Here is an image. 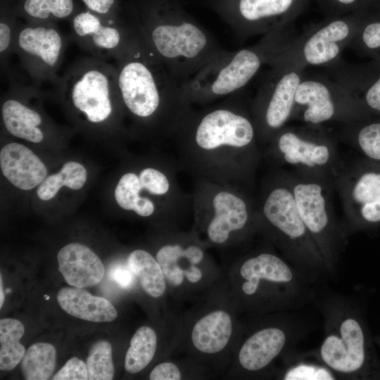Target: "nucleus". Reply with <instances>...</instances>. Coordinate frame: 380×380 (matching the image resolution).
Wrapping results in <instances>:
<instances>
[{
	"instance_id": "39448f33",
	"label": "nucleus",
	"mask_w": 380,
	"mask_h": 380,
	"mask_svg": "<svg viewBox=\"0 0 380 380\" xmlns=\"http://www.w3.org/2000/svg\"><path fill=\"white\" fill-rule=\"evenodd\" d=\"M262 153L274 168L322 180L333 187L345 164L336 139L323 125H287Z\"/></svg>"
},
{
	"instance_id": "79ce46f5",
	"label": "nucleus",
	"mask_w": 380,
	"mask_h": 380,
	"mask_svg": "<svg viewBox=\"0 0 380 380\" xmlns=\"http://www.w3.org/2000/svg\"><path fill=\"white\" fill-rule=\"evenodd\" d=\"M336 4H339L343 7H349L355 4L357 0H334Z\"/></svg>"
},
{
	"instance_id": "bb28decb",
	"label": "nucleus",
	"mask_w": 380,
	"mask_h": 380,
	"mask_svg": "<svg viewBox=\"0 0 380 380\" xmlns=\"http://www.w3.org/2000/svg\"><path fill=\"white\" fill-rule=\"evenodd\" d=\"M203 256V251L197 245L191 244L184 247L179 243H172L160 247L156 258L169 284L177 286L182 283L185 274V270L180 266L181 262L187 258L200 262Z\"/></svg>"
},
{
	"instance_id": "20e7f679",
	"label": "nucleus",
	"mask_w": 380,
	"mask_h": 380,
	"mask_svg": "<svg viewBox=\"0 0 380 380\" xmlns=\"http://www.w3.org/2000/svg\"><path fill=\"white\" fill-rule=\"evenodd\" d=\"M294 37L286 26L262 35L252 46L224 50L181 84L182 92L192 105L205 106L243 91Z\"/></svg>"
},
{
	"instance_id": "72a5a7b5",
	"label": "nucleus",
	"mask_w": 380,
	"mask_h": 380,
	"mask_svg": "<svg viewBox=\"0 0 380 380\" xmlns=\"http://www.w3.org/2000/svg\"><path fill=\"white\" fill-rule=\"evenodd\" d=\"M140 184L137 173L130 172L124 174L116 186L115 198L118 205L125 210L132 211L139 198Z\"/></svg>"
},
{
	"instance_id": "6e6552de",
	"label": "nucleus",
	"mask_w": 380,
	"mask_h": 380,
	"mask_svg": "<svg viewBox=\"0 0 380 380\" xmlns=\"http://www.w3.org/2000/svg\"><path fill=\"white\" fill-rule=\"evenodd\" d=\"M281 53L269 65L270 69L251 100L261 148L293 119L296 93L305 73L302 65L284 57Z\"/></svg>"
},
{
	"instance_id": "a211bd4d",
	"label": "nucleus",
	"mask_w": 380,
	"mask_h": 380,
	"mask_svg": "<svg viewBox=\"0 0 380 380\" xmlns=\"http://www.w3.org/2000/svg\"><path fill=\"white\" fill-rule=\"evenodd\" d=\"M58 270L70 286L85 288L99 283L105 273L99 256L89 248L77 243L63 246L58 253Z\"/></svg>"
},
{
	"instance_id": "4468645a",
	"label": "nucleus",
	"mask_w": 380,
	"mask_h": 380,
	"mask_svg": "<svg viewBox=\"0 0 380 380\" xmlns=\"http://www.w3.org/2000/svg\"><path fill=\"white\" fill-rule=\"evenodd\" d=\"M334 189L348 218L380 222V167L345 162Z\"/></svg>"
},
{
	"instance_id": "a19ab883",
	"label": "nucleus",
	"mask_w": 380,
	"mask_h": 380,
	"mask_svg": "<svg viewBox=\"0 0 380 380\" xmlns=\"http://www.w3.org/2000/svg\"><path fill=\"white\" fill-rule=\"evenodd\" d=\"M151 380H179L181 373L172 362H163L156 366L149 374Z\"/></svg>"
},
{
	"instance_id": "7ed1b4c3",
	"label": "nucleus",
	"mask_w": 380,
	"mask_h": 380,
	"mask_svg": "<svg viewBox=\"0 0 380 380\" xmlns=\"http://www.w3.org/2000/svg\"><path fill=\"white\" fill-rule=\"evenodd\" d=\"M113 61L123 108L138 123L172 138L193 108L181 85L146 43Z\"/></svg>"
},
{
	"instance_id": "2f4dec72",
	"label": "nucleus",
	"mask_w": 380,
	"mask_h": 380,
	"mask_svg": "<svg viewBox=\"0 0 380 380\" xmlns=\"http://www.w3.org/2000/svg\"><path fill=\"white\" fill-rule=\"evenodd\" d=\"M11 0H1L0 9V58L4 66L9 56L13 53L14 42L21 20L15 15Z\"/></svg>"
},
{
	"instance_id": "393cba45",
	"label": "nucleus",
	"mask_w": 380,
	"mask_h": 380,
	"mask_svg": "<svg viewBox=\"0 0 380 380\" xmlns=\"http://www.w3.org/2000/svg\"><path fill=\"white\" fill-rule=\"evenodd\" d=\"M368 118L341 123L338 138L369 160L380 162V120H369Z\"/></svg>"
},
{
	"instance_id": "473e14b6",
	"label": "nucleus",
	"mask_w": 380,
	"mask_h": 380,
	"mask_svg": "<svg viewBox=\"0 0 380 380\" xmlns=\"http://www.w3.org/2000/svg\"><path fill=\"white\" fill-rule=\"evenodd\" d=\"M348 48L380 60V20L361 22Z\"/></svg>"
},
{
	"instance_id": "0eeeda50",
	"label": "nucleus",
	"mask_w": 380,
	"mask_h": 380,
	"mask_svg": "<svg viewBox=\"0 0 380 380\" xmlns=\"http://www.w3.org/2000/svg\"><path fill=\"white\" fill-rule=\"evenodd\" d=\"M194 180L192 212L198 221L205 222L206 235L212 243H226L233 233L257 220L256 200L252 192L206 179Z\"/></svg>"
},
{
	"instance_id": "ddd939ff",
	"label": "nucleus",
	"mask_w": 380,
	"mask_h": 380,
	"mask_svg": "<svg viewBox=\"0 0 380 380\" xmlns=\"http://www.w3.org/2000/svg\"><path fill=\"white\" fill-rule=\"evenodd\" d=\"M296 0H208V6L245 40L287 25Z\"/></svg>"
},
{
	"instance_id": "6ab92c4d",
	"label": "nucleus",
	"mask_w": 380,
	"mask_h": 380,
	"mask_svg": "<svg viewBox=\"0 0 380 380\" xmlns=\"http://www.w3.org/2000/svg\"><path fill=\"white\" fill-rule=\"evenodd\" d=\"M3 175L15 186L30 190L46 177L47 170L42 161L30 148L18 143L5 145L0 152Z\"/></svg>"
},
{
	"instance_id": "f3484780",
	"label": "nucleus",
	"mask_w": 380,
	"mask_h": 380,
	"mask_svg": "<svg viewBox=\"0 0 380 380\" xmlns=\"http://www.w3.org/2000/svg\"><path fill=\"white\" fill-rule=\"evenodd\" d=\"M341 337L328 336L321 347L323 360L338 372L349 373L359 369L365 360L364 336L353 319H346L340 328Z\"/></svg>"
},
{
	"instance_id": "4c0bfd02",
	"label": "nucleus",
	"mask_w": 380,
	"mask_h": 380,
	"mask_svg": "<svg viewBox=\"0 0 380 380\" xmlns=\"http://www.w3.org/2000/svg\"><path fill=\"white\" fill-rule=\"evenodd\" d=\"M286 380H331L332 375L327 369L309 365H299L285 375Z\"/></svg>"
},
{
	"instance_id": "f8f14e48",
	"label": "nucleus",
	"mask_w": 380,
	"mask_h": 380,
	"mask_svg": "<svg viewBox=\"0 0 380 380\" xmlns=\"http://www.w3.org/2000/svg\"><path fill=\"white\" fill-rule=\"evenodd\" d=\"M355 18H335L316 25L295 37L281 55L305 68L326 67L341 58L360 25Z\"/></svg>"
},
{
	"instance_id": "a878e982",
	"label": "nucleus",
	"mask_w": 380,
	"mask_h": 380,
	"mask_svg": "<svg viewBox=\"0 0 380 380\" xmlns=\"http://www.w3.org/2000/svg\"><path fill=\"white\" fill-rule=\"evenodd\" d=\"M127 265L138 277L147 294L153 298L163 295L166 287L165 277L156 258L146 251L137 249L129 254Z\"/></svg>"
},
{
	"instance_id": "9b49d317",
	"label": "nucleus",
	"mask_w": 380,
	"mask_h": 380,
	"mask_svg": "<svg viewBox=\"0 0 380 380\" xmlns=\"http://www.w3.org/2000/svg\"><path fill=\"white\" fill-rule=\"evenodd\" d=\"M69 21L72 40L90 56L113 60L144 43L129 17L110 22L82 8Z\"/></svg>"
},
{
	"instance_id": "37998d69",
	"label": "nucleus",
	"mask_w": 380,
	"mask_h": 380,
	"mask_svg": "<svg viewBox=\"0 0 380 380\" xmlns=\"http://www.w3.org/2000/svg\"><path fill=\"white\" fill-rule=\"evenodd\" d=\"M4 302V292L3 290V280L2 275L0 274V308H2Z\"/></svg>"
},
{
	"instance_id": "2eb2a0df",
	"label": "nucleus",
	"mask_w": 380,
	"mask_h": 380,
	"mask_svg": "<svg viewBox=\"0 0 380 380\" xmlns=\"http://www.w3.org/2000/svg\"><path fill=\"white\" fill-rule=\"evenodd\" d=\"M323 68L329 77L348 90L367 111L380 115V60L353 64L340 58Z\"/></svg>"
},
{
	"instance_id": "58836bf2",
	"label": "nucleus",
	"mask_w": 380,
	"mask_h": 380,
	"mask_svg": "<svg viewBox=\"0 0 380 380\" xmlns=\"http://www.w3.org/2000/svg\"><path fill=\"white\" fill-rule=\"evenodd\" d=\"M63 186V183L58 172L49 175L37 188V196L41 200H50L56 196Z\"/></svg>"
},
{
	"instance_id": "f704fd0d",
	"label": "nucleus",
	"mask_w": 380,
	"mask_h": 380,
	"mask_svg": "<svg viewBox=\"0 0 380 380\" xmlns=\"http://www.w3.org/2000/svg\"><path fill=\"white\" fill-rule=\"evenodd\" d=\"M84 8L99 15L106 20L117 22L122 15V5L121 0H78Z\"/></svg>"
},
{
	"instance_id": "9d476101",
	"label": "nucleus",
	"mask_w": 380,
	"mask_h": 380,
	"mask_svg": "<svg viewBox=\"0 0 380 380\" xmlns=\"http://www.w3.org/2000/svg\"><path fill=\"white\" fill-rule=\"evenodd\" d=\"M67 41L56 23L20 22L16 33L13 53L37 87L45 83L53 87L60 77Z\"/></svg>"
},
{
	"instance_id": "c756f323",
	"label": "nucleus",
	"mask_w": 380,
	"mask_h": 380,
	"mask_svg": "<svg viewBox=\"0 0 380 380\" xmlns=\"http://www.w3.org/2000/svg\"><path fill=\"white\" fill-rule=\"evenodd\" d=\"M156 346V332L146 326L139 328L132 337L125 355V370L131 374L141 371L152 360Z\"/></svg>"
},
{
	"instance_id": "c85d7f7f",
	"label": "nucleus",
	"mask_w": 380,
	"mask_h": 380,
	"mask_svg": "<svg viewBox=\"0 0 380 380\" xmlns=\"http://www.w3.org/2000/svg\"><path fill=\"white\" fill-rule=\"evenodd\" d=\"M56 362V350L49 343H36L25 351L21 370L26 380H46L52 375Z\"/></svg>"
},
{
	"instance_id": "412c9836",
	"label": "nucleus",
	"mask_w": 380,
	"mask_h": 380,
	"mask_svg": "<svg viewBox=\"0 0 380 380\" xmlns=\"http://www.w3.org/2000/svg\"><path fill=\"white\" fill-rule=\"evenodd\" d=\"M285 341V334L279 329H262L243 343L239 353V362L247 370H259L281 352Z\"/></svg>"
},
{
	"instance_id": "ea45409f",
	"label": "nucleus",
	"mask_w": 380,
	"mask_h": 380,
	"mask_svg": "<svg viewBox=\"0 0 380 380\" xmlns=\"http://www.w3.org/2000/svg\"><path fill=\"white\" fill-rule=\"evenodd\" d=\"M109 278L123 289L130 288L134 281V274L128 265L115 264L108 270Z\"/></svg>"
},
{
	"instance_id": "f03ea898",
	"label": "nucleus",
	"mask_w": 380,
	"mask_h": 380,
	"mask_svg": "<svg viewBox=\"0 0 380 380\" xmlns=\"http://www.w3.org/2000/svg\"><path fill=\"white\" fill-rule=\"evenodd\" d=\"M127 16L181 85L224 49L178 0H129Z\"/></svg>"
},
{
	"instance_id": "cd10ccee",
	"label": "nucleus",
	"mask_w": 380,
	"mask_h": 380,
	"mask_svg": "<svg viewBox=\"0 0 380 380\" xmlns=\"http://www.w3.org/2000/svg\"><path fill=\"white\" fill-rule=\"evenodd\" d=\"M25 333L23 323L16 319L0 320V369H13L21 362L25 348L20 340Z\"/></svg>"
},
{
	"instance_id": "b1692460",
	"label": "nucleus",
	"mask_w": 380,
	"mask_h": 380,
	"mask_svg": "<svg viewBox=\"0 0 380 380\" xmlns=\"http://www.w3.org/2000/svg\"><path fill=\"white\" fill-rule=\"evenodd\" d=\"M78 0H15V15L29 23L70 20L82 8Z\"/></svg>"
},
{
	"instance_id": "423d86ee",
	"label": "nucleus",
	"mask_w": 380,
	"mask_h": 380,
	"mask_svg": "<svg viewBox=\"0 0 380 380\" xmlns=\"http://www.w3.org/2000/svg\"><path fill=\"white\" fill-rule=\"evenodd\" d=\"M53 87L64 101L92 125L106 122L118 107H123L115 65L103 58L89 56L74 61Z\"/></svg>"
},
{
	"instance_id": "aec40b11",
	"label": "nucleus",
	"mask_w": 380,
	"mask_h": 380,
	"mask_svg": "<svg viewBox=\"0 0 380 380\" xmlns=\"http://www.w3.org/2000/svg\"><path fill=\"white\" fill-rule=\"evenodd\" d=\"M60 307L68 315L93 322H110L117 310L106 298L91 295L83 288L63 287L57 294Z\"/></svg>"
},
{
	"instance_id": "4be33fe9",
	"label": "nucleus",
	"mask_w": 380,
	"mask_h": 380,
	"mask_svg": "<svg viewBox=\"0 0 380 380\" xmlns=\"http://www.w3.org/2000/svg\"><path fill=\"white\" fill-rule=\"evenodd\" d=\"M232 332L229 315L223 310L212 312L194 325L191 340L194 346L205 353H216L228 343Z\"/></svg>"
},
{
	"instance_id": "7c9ffc66",
	"label": "nucleus",
	"mask_w": 380,
	"mask_h": 380,
	"mask_svg": "<svg viewBox=\"0 0 380 380\" xmlns=\"http://www.w3.org/2000/svg\"><path fill=\"white\" fill-rule=\"evenodd\" d=\"M86 364L90 380H111L114 376L112 347L109 342L99 341L89 351Z\"/></svg>"
},
{
	"instance_id": "f257e3e1",
	"label": "nucleus",
	"mask_w": 380,
	"mask_h": 380,
	"mask_svg": "<svg viewBox=\"0 0 380 380\" xmlns=\"http://www.w3.org/2000/svg\"><path fill=\"white\" fill-rule=\"evenodd\" d=\"M243 91L192 109L175 135L180 169L203 179L253 192L262 148Z\"/></svg>"
},
{
	"instance_id": "1a4fd4ad",
	"label": "nucleus",
	"mask_w": 380,
	"mask_h": 380,
	"mask_svg": "<svg viewBox=\"0 0 380 380\" xmlns=\"http://www.w3.org/2000/svg\"><path fill=\"white\" fill-rule=\"evenodd\" d=\"M369 114L348 90L327 75L305 72L296 93L292 120L323 125L351 122Z\"/></svg>"
},
{
	"instance_id": "e433bc0d",
	"label": "nucleus",
	"mask_w": 380,
	"mask_h": 380,
	"mask_svg": "<svg viewBox=\"0 0 380 380\" xmlns=\"http://www.w3.org/2000/svg\"><path fill=\"white\" fill-rule=\"evenodd\" d=\"M53 380H87L89 379L86 362L74 357L67 361L64 366L53 376Z\"/></svg>"
},
{
	"instance_id": "5701e85b",
	"label": "nucleus",
	"mask_w": 380,
	"mask_h": 380,
	"mask_svg": "<svg viewBox=\"0 0 380 380\" xmlns=\"http://www.w3.org/2000/svg\"><path fill=\"white\" fill-rule=\"evenodd\" d=\"M240 273L246 279L243 291L247 295L253 294L261 279L274 282H289L293 278L288 265L277 255L263 253L246 260L241 267Z\"/></svg>"
},
{
	"instance_id": "dca6fc26",
	"label": "nucleus",
	"mask_w": 380,
	"mask_h": 380,
	"mask_svg": "<svg viewBox=\"0 0 380 380\" xmlns=\"http://www.w3.org/2000/svg\"><path fill=\"white\" fill-rule=\"evenodd\" d=\"M7 89L1 104L5 128L15 137L32 143L41 142L44 138L40 127L43 124V116L27 103V85L11 78Z\"/></svg>"
},
{
	"instance_id": "c9c22d12",
	"label": "nucleus",
	"mask_w": 380,
	"mask_h": 380,
	"mask_svg": "<svg viewBox=\"0 0 380 380\" xmlns=\"http://www.w3.org/2000/svg\"><path fill=\"white\" fill-rule=\"evenodd\" d=\"M63 186L73 190L81 189L86 182L87 172L80 163L69 161L65 163L58 172Z\"/></svg>"
}]
</instances>
